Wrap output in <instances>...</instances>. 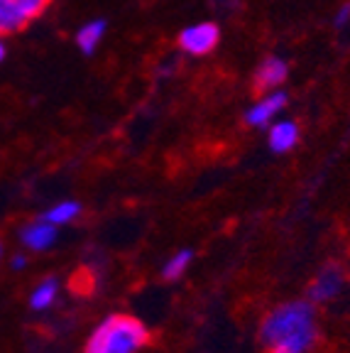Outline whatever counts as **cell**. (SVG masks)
<instances>
[{
  "instance_id": "2e32d148",
  "label": "cell",
  "mask_w": 350,
  "mask_h": 353,
  "mask_svg": "<svg viewBox=\"0 0 350 353\" xmlns=\"http://www.w3.org/2000/svg\"><path fill=\"white\" fill-rule=\"evenodd\" d=\"M6 59V42H3V34H0V61Z\"/></svg>"
},
{
  "instance_id": "4fadbf2b",
  "label": "cell",
  "mask_w": 350,
  "mask_h": 353,
  "mask_svg": "<svg viewBox=\"0 0 350 353\" xmlns=\"http://www.w3.org/2000/svg\"><path fill=\"white\" fill-rule=\"evenodd\" d=\"M192 258H194L192 250H179L176 255H172L165 268H162V277L165 280H179L186 268H189V263H192Z\"/></svg>"
},
{
  "instance_id": "5b68a950",
  "label": "cell",
  "mask_w": 350,
  "mask_h": 353,
  "mask_svg": "<svg viewBox=\"0 0 350 353\" xmlns=\"http://www.w3.org/2000/svg\"><path fill=\"white\" fill-rule=\"evenodd\" d=\"M287 105V94L285 91H269V94H265L262 99L258 101V103L252 105L250 110L245 113V123L247 125H255V128H265L269 125V121H272L274 116H277L279 110Z\"/></svg>"
},
{
  "instance_id": "ba28073f",
  "label": "cell",
  "mask_w": 350,
  "mask_h": 353,
  "mask_svg": "<svg viewBox=\"0 0 350 353\" xmlns=\"http://www.w3.org/2000/svg\"><path fill=\"white\" fill-rule=\"evenodd\" d=\"M267 140H269V148H272L274 152H279V154L289 152V150L299 143V125L291 121L274 123L267 132Z\"/></svg>"
},
{
  "instance_id": "ac0fdd59",
  "label": "cell",
  "mask_w": 350,
  "mask_h": 353,
  "mask_svg": "<svg viewBox=\"0 0 350 353\" xmlns=\"http://www.w3.org/2000/svg\"><path fill=\"white\" fill-rule=\"evenodd\" d=\"M0 255H3V243H0Z\"/></svg>"
},
{
  "instance_id": "8fae6325",
  "label": "cell",
  "mask_w": 350,
  "mask_h": 353,
  "mask_svg": "<svg viewBox=\"0 0 350 353\" xmlns=\"http://www.w3.org/2000/svg\"><path fill=\"white\" fill-rule=\"evenodd\" d=\"M79 214H81V206H79L76 201H59V204L52 206V209L44 214V221H50L54 226H64V223L76 219Z\"/></svg>"
},
{
  "instance_id": "7c38bea8",
  "label": "cell",
  "mask_w": 350,
  "mask_h": 353,
  "mask_svg": "<svg viewBox=\"0 0 350 353\" xmlns=\"http://www.w3.org/2000/svg\"><path fill=\"white\" fill-rule=\"evenodd\" d=\"M56 299V280L54 277H50V280H44L42 285L37 287L32 292V299H30V307L37 309V312H42V309L52 307Z\"/></svg>"
},
{
  "instance_id": "30bf717a",
  "label": "cell",
  "mask_w": 350,
  "mask_h": 353,
  "mask_svg": "<svg viewBox=\"0 0 350 353\" xmlns=\"http://www.w3.org/2000/svg\"><path fill=\"white\" fill-rule=\"evenodd\" d=\"M25 25H28V20L12 6V0H0V34H10Z\"/></svg>"
},
{
  "instance_id": "9a60e30c",
  "label": "cell",
  "mask_w": 350,
  "mask_h": 353,
  "mask_svg": "<svg viewBox=\"0 0 350 353\" xmlns=\"http://www.w3.org/2000/svg\"><path fill=\"white\" fill-rule=\"evenodd\" d=\"M350 22V3H345L338 12H336V28H345Z\"/></svg>"
},
{
  "instance_id": "5bb4252c",
  "label": "cell",
  "mask_w": 350,
  "mask_h": 353,
  "mask_svg": "<svg viewBox=\"0 0 350 353\" xmlns=\"http://www.w3.org/2000/svg\"><path fill=\"white\" fill-rule=\"evenodd\" d=\"M12 6L20 10V15L25 17V20H34V17H39L44 12V8L50 6V0H12Z\"/></svg>"
},
{
  "instance_id": "6da1fadb",
  "label": "cell",
  "mask_w": 350,
  "mask_h": 353,
  "mask_svg": "<svg viewBox=\"0 0 350 353\" xmlns=\"http://www.w3.org/2000/svg\"><path fill=\"white\" fill-rule=\"evenodd\" d=\"M269 353H307L316 341V312L311 302H289L269 312L262 324Z\"/></svg>"
},
{
  "instance_id": "3957f363",
  "label": "cell",
  "mask_w": 350,
  "mask_h": 353,
  "mask_svg": "<svg viewBox=\"0 0 350 353\" xmlns=\"http://www.w3.org/2000/svg\"><path fill=\"white\" fill-rule=\"evenodd\" d=\"M218 39H220V30L216 22H198V25L181 30L179 47L192 57H206L216 50Z\"/></svg>"
},
{
  "instance_id": "7a4b0ae2",
  "label": "cell",
  "mask_w": 350,
  "mask_h": 353,
  "mask_svg": "<svg viewBox=\"0 0 350 353\" xmlns=\"http://www.w3.org/2000/svg\"><path fill=\"white\" fill-rule=\"evenodd\" d=\"M150 331L135 316L113 314L93 331L83 353H137L147 346Z\"/></svg>"
},
{
  "instance_id": "8992f818",
  "label": "cell",
  "mask_w": 350,
  "mask_h": 353,
  "mask_svg": "<svg viewBox=\"0 0 350 353\" xmlns=\"http://www.w3.org/2000/svg\"><path fill=\"white\" fill-rule=\"evenodd\" d=\"M289 77V66L282 57H267L260 64L258 74H255V91L258 94H269L274 88H279V83H285Z\"/></svg>"
},
{
  "instance_id": "52a82bcc",
  "label": "cell",
  "mask_w": 350,
  "mask_h": 353,
  "mask_svg": "<svg viewBox=\"0 0 350 353\" xmlns=\"http://www.w3.org/2000/svg\"><path fill=\"white\" fill-rule=\"evenodd\" d=\"M56 238V226L50 221H34L30 226L22 228V243L30 250H47Z\"/></svg>"
},
{
  "instance_id": "277c9868",
  "label": "cell",
  "mask_w": 350,
  "mask_h": 353,
  "mask_svg": "<svg viewBox=\"0 0 350 353\" xmlns=\"http://www.w3.org/2000/svg\"><path fill=\"white\" fill-rule=\"evenodd\" d=\"M343 285H345V272L340 270L338 265H329V268H323L316 275V280L311 282V287H309V299H313V302L333 299L340 294Z\"/></svg>"
},
{
  "instance_id": "e0dca14e",
  "label": "cell",
  "mask_w": 350,
  "mask_h": 353,
  "mask_svg": "<svg viewBox=\"0 0 350 353\" xmlns=\"http://www.w3.org/2000/svg\"><path fill=\"white\" fill-rule=\"evenodd\" d=\"M22 265H25V258H20V255H17L15 263H12V268H22Z\"/></svg>"
},
{
  "instance_id": "9c48e42d",
  "label": "cell",
  "mask_w": 350,
  "mask_h": 353,
  "mask_svg": "<svg viewBox=\"0 0 350 353\" xmlns=\"http://www.w3.org/2000/svg\"><path fill=\"white\" fill-rule=\"evenodd\" d=\"M105 34V22L103 20H91L86 22L81 30H79L76 34V44L79 50L83 52V54H93V52L99 50L101 39H103Z\"/></svg>"
}]
</instances>
